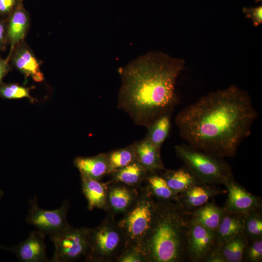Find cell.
<instances>
[{
  "label": "cell",
  "mask_w": 262,
  "mask_h": 262,
  "mask_svg": "<svg viewBox=\"0 0 262 262\" xmlns=\"http://www.w3.org/2000/svg\"><path fill=\"white\" fill-rule=\"evenodd\" d=\"M257 116L248 93L231 85L184 108L175 123L187 145L224 158L236 155Z\"/></svg>",
  "instance_id": "1"
},
{
  "label": "cell",
  "mask_w": 262,
  "mask_h": 262,
  "mask_svg": "<svg viewBox=\"0 0 262 262\" xmlns=\"http://www.w3.org/2000/svg\"><path fill=\"white\" fill-rule=\"evenodd\" d=\"M183 66V60L159 53L120 68L117 107L135 124L147 128L161 116L171 114L179 103L175 83Z\"/></svg>",
  "instance_id": "2"
},
{
  "label": "cell",
  "mask_w": 262,
  "mask_h": 262,
  "mask_svg": "<svg viewBox=\"0 0 262 262\" xmlns=\"http://www.w3.org/2000/svg\"><path fill=\"white\" fill-rule=\"evenodd\" d=\"M191 219V214L176 202L156 201L153 219L138 248L147 262L189 260L187 247Z\"/></svg>",
  "instance_id": "3"
},
{
  "label": "cell",
  "mask_w": 262,
  "mask_h": 262,
  "mask_svg": "<svg viewBox=\"0 0 262 262\" xmlns=\"http://www.w3.org/2000/svg\"><path fill=\"white\" fill-rule=\"evenodd\" d=\"M177 156L202 182L224 184L234 178L229 164L221 158L198 150L187 144L175 147Z\"/></svg>",
  "instance_id": "4"
},
{
  "label": "cell",
  "mask_w": 262,
  "mask_h": 262,
  "mask_svg": "<svg viewBox=\"0 0 262 262\" xmlns=\"http://www.w3.org/2000/svg\"><path fill=\"white\" fill-rule=\"evenodd\" d=\"M114 216L108 213L100 225L89 228L90 249L85 261L115 262L124 250L125 238Z\"/></svg>",
  "instance_id": "5"
},
{
  "label": "cell",
  "mask_w": 262,
  "mask_h": 262,
  "mask_svg": "<svg viewBox=\"0 0 262 262\" xmlns=\"http://www.w3.org/2000/svg\"><path fill=\"white\" fill-rule=\"evenodd\" d=\"M156 209V201L142 185L138 201L117 222L125 238L126 247L138 248L151 224Z\"/></svg>",
  "instance_id": "6"
},
{
  "label": "cell",
  "mask_w": 262,
  "mask_h": 262,
  "mask_svg": "<svg viewBox=\"0 0 262 262\" xmlns=\"http://www.w3.org/2000/svg\"><path fill=\"white\" fill-rule=\"evenodd\" d=\"M89 228H75L71 226L60 233L50 237L54 246L51 262H72L89 253Z\"/></svg>",
  "instance_id": "7"
},
{
  "label": "cell",
  "mask_w": 262,
  "mask_h": 262,
  "mask_svg": "<svg viewBox=\"0 0 262 262\" xmlns=\"http://www.w3.org/2000/svg\"><path fill=\"white\" fill-rule=\"evenodd\" d=\"M29 203L30 207L26 222L45 236H53L71 226L66 219L70 206L68 200H65L61 207L54 210L40 208L36 197L30 199Z\"/></svg>",
  "instance_id": "8"
},
{
  "label": "cell",
  "mask_w": 262,
  "mask_h": 262,
  "mask_svg": "<svg viewBox=\"0 0 262 262\" xmlns=\"http://www.w3.org/2000/svg\"><path fill=\"white\" fill-rule=\"evenodd\" d=\"M218 247L215 230L191 219L187 247L189 260L205 262L209 255Z\"/></svg>",
  "instance_id": "9"
},
{
  "label": "cell",
  "mask_w": 262,
  "mask_h": 262,
  "mask_svg": "<svg viewBox=\"0 0 262 262\" xmlns=\"http://www.w3.org/2000/svg\"><path fill=\"white\" fill-rule=\"evenodd\" d=\"M141 191L142 186L135 187L109 180L107 187L106 211L114 215L118 213H124L137 202Z\"/></svg>",
  "instance_id": "10"
},
{
  "label": "cell",
  "mask_w": 262,
  "mask_h": 262,
  "mask_svg": "<svg viewBox=\"0 0 262 262\" xmlns=\"http://www.w3.org/2000/svg\"><path fill=\"white\" fill-rule=\"evenodd\" d=\"M224 185L228 192L227 198L223 207L225 210L245 214L262 208L261 198L249 193L236 182L234 178Z\"/></svg>",
  "instance_id": "11"
},
{
  "label": "cell",
  "mask_w": 262,
  "mask_h": 262,
  "mask_svg": "<svg viewBox=\"0 0 262 262\" xmlns=\"http://www.w3.org/2000/svg\"><path fill=\"white\" fill-rule=\"evenodd\" d=\"M226 192L217 185L199 181L184 192L178 194L176 203L184 212L191 214L211 198Z\"/></svg>",
  "instance_id": "12"
},
{
  "label": "cell",
  "mask_w": 262,
  "mask_h": 262,
  "mask_svg": "<svg viewBox=\"0 0 262 262\" xmlns=\"http://www.w3.org/2000/svg\"><path fill=\"white\" fill-rule=\"evenodd\" d=\"M9 56L11 64L26 78L30 77L38 82L44 80L41 70V61L35 56L25 41L10 50Z\"/></svg>",
  "instance_id": "13"
},
{
  "label": "cell",
  "mask_w": 262,
  "mask_h": 262,
  "mask_svg": "<svg viewBox=\"0 0 262 262\" xmlns=\"http://www.w3.org/2000/svg\"><path fill=\"white\" fill-rule=\"evenodd\" d=\"M45 236L37 230H33L25 240L18 245L5 246L4 248L14 253L21 262H50L47 256Z\"/></svg>",
  "instance_id": "14"
},
{
  "label": "cell",
  "mask_w": 262,
  "mask_h": 262,
  "mask_svg": "<svg viewBox=\"0 0 262 262\" xmlns=\"http://www.w3.org/2000/svg\"><path fill=\"white\" fill-rule=\"evenodd\" d=\"M30 22V14L21 2L7 17V34L10 50L24 41Z\"/></svg>",
  "instance_id": "15"
},
{
  "label": "cell",
  "mask_w": 262,
  "mask_h": 262,
  "mask_svg": "<svg viewBox=\"0 0 262 262\" xmlns=\"http://www.w3.org/2000/svg\"><path fill=\"white\" fill-rule=\"evenodd\" d=\"M74 164L81 175L97 180H100L110 174L108 161L106 153H100L91 157H77Z\"/></svg>",
  "instance_id": "16"
},
{
  "label": "cell",
  "mask_w": 262,
  "mask_h": 262,
  "mask_svg": "<svg viewBox=\"0 0 262 262\" xmlns=\"http://www.w3.org/2000/svg\"><path fill=\"white\" fill-rule=\"evenodd\" d=\"M82 191L87 201V208L106 211V196L109 181L104 183L81 175Z\"/></svg>",
  "instance_id": "17"
},
{
  "label": "cell",
  "mask_w": 262,
  "mask_h": 262,
  "mask_svg": "<svg viewBox=\"0 0 262 262\" xmlns=\"http://www.w3.org/2000/svg\"><path fill=\"white\" fill-rule=\"evenodd\" d=\"M136 161L147 171L160 172L165 169L160 150L146 138L134 143Z\"/></svg>",
  "instance_id": "18"
},
{
  "label": "cell",
  "mask_w": 262,
  "mask_h": 262,
  "mask_svg": "<svg viewBox=\"0 0 262 262\" xmlns=\"http://www.w3.org/2000/svg\"><path fill=\"white\" fill-rule=\"evenodd\" d=\"M244 214L225 210L215 230L217 243L219 246L233 237L244 234Z\"/></svg>",
  "instance_id": "19"
},
{
  "label": "cell",
  "mask_w": 262,
  "mask_h": 262,
  "mask_svg": "<svg viewBox=\"0 0 262 262\" xmlns=\"http://www.w3.org/2000/svg\"><path fill=\"white\" fill-rule=\"evenodd\" d=\"M143 184L156 201L163 203L177 202L178 194L170 189L158 172H149Z\"/></svg>",
  "instance_id": "20"
},
{
  "label": "cell",
  "mask_w": 262,
  "mask_h": 262,
  "mask_svg": "<svg viewBox=\"0 0 262 262\" xmlns=\"http://www.w3.org/2000/svg\"><path fill=\"white\" fill-rule=\"evenodd\" d=\"M160 172L168 186L178 194L201 181L184 165L177 169H164Z\"/></svg>",
  "instance_id": "21"
},
{
  "label": "cell",
  "mask_w": 262,
  "mask_h": 262,
  "mask_svg": "<svg viewBox=\"0 0 262 262\" xmlns=\"http://www.w3.org/2000/svg\"><path fill=\"white\" fill-rule=\"evenodd\" d=\"M148 172L140 164L135 161L112 173L110 180L139 187L143 184Z\"/></svg>",
  "instance_id": "22"
},
{
  "label": "cell",
  "mask_w": 262,
  "mask_h": 262,
  "mask_svg": "<svg viewBox=\"0 0 262 262\" xmlns=\"http://www.w3.org/2000/svg\"><path fill=\"white\" fill-rule=\"evenodd\" d=\"M224 207L213 201H208L191 213V218L204 227L215 230L224 214Z\"/></svg>",
  "instance_id": "23"
},
{
  "label": "cell",
  "mask_w": 262,
  "mask_h": 262,
  "mask_svg": "<svg viewBox=\"0 0 262 262\" xmlns=\"http://www.w3.org/2000/svg\"><path fill=\"white\" fill-rule=\"evenodd\" d=\"M248 242L245 234L238 235L220 245L218 251L226 262H242Z\"/></svg>",
  "instance_id": "24"
},
{
  "label": "cell",
  "mask_w": 262,
  "mask_h": 262,
  "mask_svg": "<svg viewBox=\"0 0 262 262\" xmlns=\"http://www.w3.org/2000/svg\"><path fill=\"white\" fill-rule=\"evenodd\" d=\"M170 116L171 114L161 116L147 128L145 138L159 149L169 135L171 127Z\"/></svg>",
  "instance_id": "25"
},
{
  "label": "cell",
  "mask_w": 262,
  "mask_h": 262,
  "mask_svg": "<svg viewBox=\"0 0 262 262\" xmlns=\"http://www.w3.org/2000/svg\"><path fill=\"white\" fill-rule=\"evenodd\" d=\"M105 153L109 163L110 174L136 161L134 143Z\"/></svg>",
  "instance_id": "26"
},
{
  "label": "cell",
  "mask_w": 262,
  "mask_h": 262,
  "mask_svg": "<svg viewBox=\"0 0 262 262\" xmlns=\"http://www.w3.org/2000/svg\"><path fill=\"white\" fill-rule=\"evenodd\" d=\"M262 209L259 208L245 214L244 234L248 240L262 238Z\"/></svg>",
  "instance_id": "27"
},
{
  "label": "cell",
  "mask_w": 262,
  "mask_h": 262,
  "mask_svg": "<svg viewBox=\"0 0 262 262\" xmlns=\"http://www.w3.org/2000/svg\"><path fill=\"white\" fill-rule=\"evenodd\" d=\"M33 87H27L16 83H5L0 84V97L9 99L28 98L33 100L30 92Z\"/></svg>",
  "instance_id": "28"
},
{
  "label": "cell",
  "mask_w": 262,
  "mask_h": 262,
  "mask_svg": "<svg viewBox=\"0 0 262 262\" xmlns=\"http://www.w3.org/2000/svg\"><path fill=\"white\" fill-rule=\"evenodd\" d=\"M244 262H262V238L248 240L244 253Z\"/></svg>",
  "instance_id": "29"
},
{
  "label": "cell",
  "mask_w": 262,
  "mask_h": 262,
  "mask_svg": "<svg viewBox=\"0 0 262 262\" xmlns=\"http://www.w3.org/2000/svg\"><path fill=\"white\" fill-rule=\"evenodd\" d=\"M115 262H147L143 253L136 247H126Z\"/></svg>",
  "instance_id": "30"
},
{
  "label": "cell",
  "mask_w": 262,
  "mask_h": 262,
  "mask_svg": "<svg viewBox=\"0 0 262 262\" xmlns=\"http://www.w3.org/2000/svg\"><path fill=\"white\" fill-rule=\"evenodd\" d=\"M246 17L250 19L254 26H258L262 22V6L243 8Z\"/></svg>",
  "instance_id": "31"
},
{
  "label": "cell",
  "mask_w": 262,
  "mask_h": 262,
  "mask_svg": "<svg viewBox=\"0 0 262 262\" xmlns=\"http://www.w3.org/2000/svg\"><path fill=\"white\" fill-rule=\"evenodd\" d=\"M21 2V0H0V16L7 18Z\"/></svg>",
  "instance_id": "32"
},
{
  "label": "cell",
  "mask_w": 262,
  "mask_h": 262,
  "mask_svg": "<svg viewBox=\"0 0 262 262\" xmlns=\"http://www.w3.org/2000/svg\"><path fill=\"white\" fill-rule=\"evenodd\" d=\"M8 45L7 18L0 16V51H4Z\"/></svg>",
  "instance_id": "33"
},
{
  "label": "cell",
  "mask_w": 262,
  "mask_h": 262,
  "mask_svg": "<svg viewBox=\"0 0 262 262\" xmlns=\"http://www.w3.org/2000/svg\"><path fill=\"white\" fill-rule=\"evenodd\" d=\"M9 56L3 58L0 54V84L3 82V80L11 69Z\"/></svg>",
  "instance_id": "34"
},
{
  "label": "cell",
  "mask_w": 262,
  "mask_h": 262,
  "mask_svg": "<svg viewBox=\"0 0 262 262\" xmlns=\"http://www.w3.org/2000/svg\"><path fill=\"white\" fill-rule=\"evenodd\" d=\"M205 262H226V261L219 252L218 248L209 255Z\"/></svg>",
  "instance_id": "35"
},
{
  "label": "cell",
  "mask_w": 262,
  "mask_h": 262,
  "mask_svg": "<svg viewBox=\"0 0 262 262\" xmlns=\"http://www.w3.org/2000/svg\"><path fill=\"white\" fill-rule=\"evenodd\" d=\"M2 194H3L2 191L1 190H0V198L2 196Z\"/></svg>",
  "instance_id": "36"
},
{
  "label": "cell",
  "mask_w": 262,
  "mask_h": 262,
  "mask_svg": "<svg viewBox=\"0 0 262 262\" xmlns=\"http://www.w3.org/2000/svg\"><path fill=\"white\" fill-rule=\"evenodd\" d=\"M21 0L23 1V0Z\"/></svg>",
  "instance_id": "37"
}]
</instances>
